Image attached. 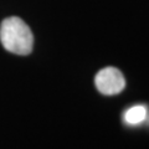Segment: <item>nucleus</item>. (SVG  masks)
<instances>
[{"label": "nucleus", "mask_w": 149, "mask_h": 149, "mask_svg": "<svg viewBox=\"0 0 149 149\" xmlns=\"http://www.w3.org/2000/svg\"><path fill=\"white\" fill-rule=\"evenodd\" d=\"M0 41L4 49L15 55H29L34 46L30 27L17 16L6 17L0 25Z\"/></svg>", "instance_id": "1"}, {"label": "nucleus", "mask_w": 149, "mask_h": 149, "mask_svg": "<svg viewBox=\"0 0 149 149\" xmlns=\"http://www.w3.org/2000/svg\"><path fill=\"white\" fill-rule=\"evenodd\" d=\"M95 85L102 95L113 96L120 93L125 87V80L122 72L116 67L102 68L95 77Z\"/></svg>", "instance_id": "2"}, {"label": "nucleus", "mask_w": 149, "mask_h": 149, "mask_svg": "<svg viewBox=\"0 0 149 149\" xmlns=\"http://www.w3.org/2000/svg\"><path fill=\"white\" fill-rule=\"evenodd\" d=\"M148 117L147 107L143 104H137L128 108L123 114V120L129 125H137L144 122Z\"/></svg>", "instance_id": "3"}]
</instances>
